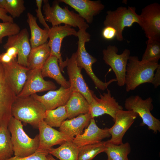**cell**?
I'll list each match as a JSON object with an SVG mask.
<instances>
[{"instance_id": "obj_23", "label": "cell", "mask_w": 160, "mask_h": 160, "mask_svg": "<svg viewBox=\"0 0 160 160\" xmlns=\"http://www.w3.org/2000/svg\"><path fill=\"white\" fill-rule=\"evenodd\" d=\"M65 106L69 119L89 113V103L78 92H73Z\"/></svg>"}, {"instance_id": "obj_32", "label": "cell", "mask_w": 160, "mask_h": 160, "mask_svg": "<svg viewBox=\"0 0 160 160\" xmlns=\"http://www.w3.org/2000/svg\"><path fill=\"white\" fill-rule=\"evenodd\" d=\"M146 47L141 61L158 63L160 58V40L148 39Z\"/></svg>"}, {"instance_id": "obj_40", "label": "cell", "mask_w": 160, "mask_h": 160, "mask_svg": "<svg viewBox=\"0 0 160 160\" xmlns=\"http://www.w3.org/2000/svg\"><path fill=\"white\" fill-rule=\"evenodd\" d=\"M16 59L9 56L6 52L0 54V62L2 64L9 63Z\"/></svg>"}, {"instance_id": "obj_14", "label": "cell", "mask_w": 160, "mask_h": 160, "mask_svg": "<svg viewBox=\"0 0 160 160\" xmlns=\"http://www.w3.org/2000/svg\"><path fill=\"white\" fill-rule=\"evenodd\" d=\"M138 116L137 113L132 111L123 110L118 112L116 115L114 124L108 129L111 137L106 142L116 145L123 143L125 134Z\"/></svg>"}, {"instance_id": "obj_35", "label": "cell", "mask_w": 160, "mask_h": 160, "mask_svg": "<svg viewBox=\"0 0 160 160\" xmlns=\"http://www.w3.org/2000/svg\"><path fill=\"white\" fill-rule=\"evenodd\" d=\"M50 150L38 149L33 154L26 157L12 156L8 160H46L47 156L49 154Z\"/></svg>"}, {"instance_id": "obj_27", "label": "cell", "mask_w": 160, "mask_h": 160, "mask_svg": "<svg viewBox=\"0 0 160 160\" xmlns=\"http://www.w3.org/2000/svg\"><path fill=\"white\" fill-rule=\"evenodd\" d=\"M79 147L72 141H68L63 143L58 147H52L49 154L60 160H79Z\"/></svg>"}, {"instance_id": "obj_17", "label": "cell", "mask_w": 160, "mask_h": 160, "mask_svg": "<svg viewBox=\"0 0 160 160\" xmlns=\"http://www.w3.org/2000/svg\"><path fill=\"white\" fill-rule=\"evenodd\" d=\"M74 9L79 15L87 22L91 24L94 16L100 14L105 6L100 0H59Z\"/></svg>"}, {"instance_id": "obj_39", "label": "cell", "mask_w": 160, "mask_h": 160, "mask_svg": "<svg viewBox=\"0 0 160 160\" xmlns=\"http://www.w3.org/2000/svg\"><path fill=\"white\" fill-rule=\"evenodd\" d=\"M5 9L0 8V19L3 22H14L13 18L11 16L8 15Z\"/></svg>"}, {"instance_id": "obj_19", "label": "cell", "mask_w": 160, "mask_h": 160, "mask_svg": "<svg viewBox=\"0 0 160 160\" xmlns=\"http://www.w3.org/2000/svg\"><path fill=\"white\" fill-rule=\"evenodd\" d=\"M38 129L39 149L50 150L55 145H61L65 142L73 141L61 132L48 125L44 120L39 123Z\"/></svg>"}, {"instance_id": "obj_10", "label": "cell", "mask_w": 160, "mask_h": 160, "mask_svg": "<svg viewBox=\"0 0 160 160\" xmlns=\"http://www.w3.org/2000/svg\"><path fill=\"white\" fill-rule=\"evenodd\" d=\"M65 61L69 81L73 92L80 93L90 104L94 93L89 88L81 73L82 68L77 64L76 52L73 53L70 58H67Z\"/></svg>"}, {"instance_id": "obj_42", "label": "cell", "mask_w": 160, "mask_h": 160, "mask_svg": "<svg viewBox=\"0 0 160 160\" xmlns=\"http://www.w3.org/2000/svg\"><path fill=\"white\" fill-rule=\"evenodd\" d=\"M46 160H57L55 159L52 155L49 154L46 156Z\"/></svg>"}, {"instance_id": "obj_30", "label": "cell", "mask_w": 160, "mask_h": 160, "mask_svg": "<svg viewBox=\"0 0 160 160\" xmlns=\"http://www.w3.org/2000/svg\"><path fill=\"white\" fill-rule=\"evenodd\" d=\"M68 118L65 105L60 106L51 110H46L45 122L52 127H59L63 122Z\"/></svg>"}, {"instance_id": "obj_33", "label": "cell", "mask_w": 160, "mask_h": 160, "mask_svg": "<svg viewBox=\"0 0 160 160\" xmlns=\"http://www.w3.org/2000/svg\"><path fill=\"white\" fill-rule=\"evenodd\" d=\"M25 9L23 0H6L4 9L13 18L19 17Z\"/></svg>"}, {"instance_id": "obj_24", "label": "cell", "mask_w": 160, "mask_h": 160, "mask_svg": "<svg viewBox=\"0 0 160 160\" xmlns=\"http://www.w3.org/2000/svg\"><path fill=\"white\" fill-rule=\"evenodd\" d=\"M43 78L49 77L53 79L61 86L68 88L70 87L69 81L62 75L60 69L58 59L54 56H50L41 69Z\"/></svg>"}, {"instance_id": "obj_15", "label": "cell", "mask_w": 160, "mask_h": 160, "mask_svg": "<svg viewBox=\"0 0 160 160\" xmlns=\"http://www.w3.org/2000/svg\"><path fill=\"white\" fill-rule=\"evenodd\" d=\"M57 87L50 81L45 80L42 76L41 69L29 70L24 86L18 97L30 96L36 92L54 90Z\"/></svg>"}, {"instance_id": "obj_5", "label": "cell", "mask_w": 160, "mask_h": 160, "mask_svg": "<svg viewBox=\"0 0 160 160\" xmlns=\"http://www.w3.org/2000/svg\"><path fill=\"white\" fill-rule=\"evenodd\" d=\"M90 34L86 30H79L77 32V49L76 52V61L78 66L84 68L91 78L96 87L102 90L107 89L108 86L113 82L116 81V78L107 82L100 80L95 74L92 69V65L97 61V59L90 55L87 51L85 44L90 40Z\"/></svg>"}, {"instance_id": "obj_1", "label": "cell", "mask_w": 160, "mask_h": 160, "mask_svg": "<svg viewBox=\"0 0 160 160\" xmlns=\"http://www.w3.org/2000/svg\"><path fill=\"white\" fill-rule=\"evenodd\" d=\"M46 111L43 104L32 95L17 96L11 108L12 116L38 129L40 122L45 118Z\"/></svg>"}, {"instance_id": "obj_16", "label": "cell", "mask_w": 160, "mask_h": 160, "mask_svg": "<svg viewBox=\"0 0 160 160\" xmlns=\"http://www.w3.org/2000/svg\"><path fill=\"white\" fill-rule=\"evenodd\" d=\"M2 64L6 79L17 96L24 86L27 79V73L29 69L18 64L16 60L8 63Z\"/></svg>"}, {"instance_id": "obj_41", "label": "cell", "mask_w": 160, "mask_h": 160, "mask_svg": "<svg viewBox=\"0 0 160 160\" xmlns=\"http://www.w3.org/2000/svg\"><path fill=\"white\" fill-rule=\"evenodd\" d=\"M6 4V0H0V8L4 9Z\"/></svg>"}, {"instance_id": "obj_22", "label": "cell", "mask_w": 160, "mask_h": 160, "mask_svg": "<svg viewBox=\"0 0 160 160\" xmlns=\"http://www.w3.org/2000/svg\"><path fill=\"white\" fill-rule=\"evenodd\" d=\"M92 119L89 113L65 120L59 127V131L73 140L74 137L83 133L84 129L88 127Z\"/></svg>"}, {"instance_id": "obj_31", "label": "cell", "mask_w": 160, "mask_h": 160, "mask_svg": "<svg viewBox=\"0 0 160 160\" xmlns=\"http://www.w3.org/2000/svg\"><path fill=\"white\" fill-rule=\"evenodd\" d=\"M105 143V141H102L79 147V160H92L97 155L104 152Z\"/></svg>"}, {"instance_id": "obj_25", "label": "cell", "mask_w": 160, "mask_h": 160, "mask_svg": "<svg viewBox=\"0 0 160 160\" xmlns=\"http://www.w3.org/2000/svg\"><path fill=\"white\" fill-rule=\"evenodd\" d=\"M27 17V22L31 31L29 41L31 48L46 43L48 39L49 30L41 28L37 23V18L31 13L28 12Z\"/></svg>"}, {"instance_id": "obj_28", "label": "cell", "mask_w": 160, "mask_h": 160, "mask_svg": "<svg viewBox=\"0 0 160 160\" xmlns=\"http://www.w3.org/2000/svg\"><path fill=\"white\" fill-rule=\"evenodd\" d=\"M105 142L104 152L107 156V160H130L128 155L131 152V148L129 143L116 145Z\"/></svg>"}, {"instance_id": "obj_20", "label": "cell", "mask_w": 160, "mask_h": 160, "mask_svg": "<svg viewBox=\"0 0 160 160\" xmlns=\"http://www.w3.org/2000/svg\"><path fill=\"white\" fill-rule=\"evenodd\" d=\"M108 129L100 128L97 125L94 118H92L84 132L74 137L72 142L79 147L102 141L111 137Z\"/></svg>"}, {"instance_id": "obj_9", "label": "cell", "mask_w": 160, "mask_h": 160, "mask_svg": "<svg viewBox=\"0 0 160 160\" xmlns=\"http://www.w3.org/2000/svg\"><path fill=\"white\" fill-rule=\"evenodd\" d=\"M140 26L148 39L160 40V5L155 2L142 9Z\"/></svg>"}, {"instance_id": "obj_34", "label": "cell", "mask_w": 160, "mask_h": 160, "mask_svg": "<svg viewBox=\"0 0 160 160\" xmlns=\"http://www.w3.org/2000/svg\"><path fill=\"white\" fill-rule=\"evenodd\" d=\"M20 30L19 25L14 22H0V43L4 37L16 35Z\"/></svg>"}, {"instance_id": "obj_29", "label": "cell", "mask_w": 160, "mask_h": 160, "mask_svg": "<svg viewBox=\"0 0 160 160\" xmlns=\"http://www.w3.org/2000/svg\"><path fill=\"white\" fill-rule=\"evenodd\" d=\"M14 154L10 132L8 127H0V160H8Z\"/></svg>"}, {"instance_id": "obj_3", "label": "cell", "mask_w": 160, "mask_h": 160, "mask_svg": "<svg viewBox=\"0 0 160 160\" xmlns=\"http://www.w3.org/2000/svg\"><path fill=\"white\" fill-rule=\"evenodd\" d=\"M43 6L45 20L50 23L52 26L60 25L61 24L69 25L79 30H86L88 24L78 14L70 11L68 6L60 7L58 0L53 1L51 6L47 0L43 1Z\"/></svg>"}, {"instance_id": "obj_18", "label": "cell", "mask_w": 160, "mask_h": 160, "mask_svg": "<svg viewBox=\"0 0 160 160\" xmlns=\"http://www.w3.org/2000/svg\"><path fill=\"white\" fill-rule=\"evenodd\" d=\"M12 46L15 47L18 50L17 63L27 67V59L31 47L29 41L28 32L26 28L21 30L16 35L8 37L3 47L6 49Z\"/></svg>"}, {"instance_id": "obj_26", "label": "cell", "mask_w": 160, "mask_h": 160, "mask_svg": "<svg viewBox=\"0 0 160 160\" xmlns=\"http://www.w3.org/2000/svg\"><path fill=\"white\" fill-rule=\"evenodd\" d=\"M50 54L47 43L32 48L27 59V67L29 70L41 69Z\"/></svg>"}, {"instance_id": "obj_36", "label": "cell", "mask_w": 160, "mask_h": 160, "mask_svg": "<svg viewBox=\"0 0 160 160\" xmlns=\"http://www.w3.org/2000/svg\"><path fill=\"white\" fill-rule=\"evenodd\" d=\"M43 0H36V2L37 9L36 10V16L38 18L40 23L44 27V28L49 30L50 27L45 21L41 11V7Z\"/></svg>"}, {"instance_id": "obj_4", "label": "cell", "mask_w": 160, "mask_h": 160, "mask_svg": "<svg viewBox=\"0 0 160 160\" xmlns=\"http://www.w3.org/2000/svg\"><path fill=\"white\" fill-rule=\"evenodd\" d=\"M8 128L11 133V139L15 156L26 157L34 154L38 148L39 135L34 138L30 137L24 131L21 122L12 116Z\"/></svg>"}, {"instance_id": "obj_7", "label": "cell", "mask_w": 160, "mask_h": 160, "mask_svg": "<svg viewBox=\"0 0 160 160\" xmlns=\"http://www.w3.org/2000/svg\"><path fill=\"white\" fill-rule=\"evenodd\" d=\"M153 102L150 97L143 100L138 95H131L126 99L124 107L127 110L134 111L140 117L142 120L141 125H146L149 130L157 133L160 132V121L151 113L153 108Z\"/></svg>"}, {"instance_id": "obj_38", "label": "cell", "mask_w": 160, "mask_h": 160, "mask_svg": "<svg viewBox=\"0 0 160 160\" xmlns=\"http://www.w3.org/2000/svg\"><path fill=\"white\" fill-rule=\"evenodd\" d=\"M156 71L153 77L151 83L155 88H157L160 85V65L159 64L156 70Z\"/></svg>"}, {"instance_id": "obj_2", "label": "cell", "mask_w": 160, "mask_h": 160, "mask_svg": "<svg viewBox=\"0 0 160 160\" xmlns=\"http://www.w3.org/2000/svg\"><path fill=\"white\" fill-rule=\"evenodd\" d=\"M158 63L143 62L136 56H130L127 65L125 85L126 90L129 92L135 90L140 85L151 83L154 71Z\"/></svg>"}, {"instance_id": "obj_21", "label": "cell", "mask_w": 160, "mask_h": 160, "mask_svg": "<svg viewBox=\"0 0 160 160\" xmlns=\"http://www.w3.org/2000/svg\"><path fill=\"white\" fill-rule=\"evenodd\" d=\"M72 92L70 87L66 88L61 86L58 89L50 90L42 96L36 93L31 95L42 103L46 110H49L65 105Z\"/></svg>"}, {"instance_id": "obj_11", "label": "cell", "mask_w": 160, "mask_h": 160, "mask_svg": "<svg viewBox=\"0 0 160 160\" xmlns=\"http://www.w3.org/2000/svg\"><path fill=\"white\" fill-rule=\"evenodd\" d=\"M77 32L75 29L66 25L52 26L48 30L49 41L47 44L50 48V56H55L58 59L61 71L63 72L64 68L66 67V61L63 60L61 53L62 41L67 36L77 37Z\"/></svg>"}, {"instance_id": "obj_8", "label": "cell", "mask_w": 160, "mask_h": 160, "mask_svg": "<svg viewBox=\"0 0 160 160\" xmlns=\"http://www.w3.org/2000/svg\"><path fill=\"white\" fill-rule=\"evenodd\" d=\"M118 52L116 46L109 45L103 51V59L114 73L118 85L122 87L125 85L126 67L130 51L125 49L120 54H118Z\"/></svg>"}, {"instance_id": "obj_6", "label": "cell", "mask_w": 160, "mask_h": 160, "mask_svg": "<svg viewBox=\"0 0 160 160\" xmlns=\"http://www.w3.org/2000/svg\"><path fill=\"white\" fill-rule=\"evenodd\" d=\"M136 9L134 7L120 6L114 10H108L106 12L104 25L105 27L110 26L115 29L116 31V38L118 41L124 40L122 33L125 27H130L135 23L140 26V18Z\"/></svg>"}, {"instance_id": "obj_37", "label": "cell", "mask_w": 160, "mask_h": 160, "mask_svg": "<svg viewBox=\"0 0 160 160\" xmlns=\"http://www.w3.org/2000/svg\"><path fill=\"white\" fill-rule=\"evenodd\" d=\"M102 34L104 39L107 40H111L116 37V31L113 27L107 26L105 27L103 29Z\"/></svg>"}, {"instance_id": "obj_12", "label": "cell", "mask_w": 160, "mask_h": 160, "mask_svg": "<svg viewBox=\"0 0 160 160\" xmlns=\"http://www.w3.org/2000/svg\"><path fill=\"white\" fill-rule=\"evenodd\" d=\"M17 95L8 83L0 62V127H8L12 116L11 108Z\"/></svg>"}, {"instance_id": "obj_13", "label": "cell", "mask_w": 160, "mask_h": 160, "mask_svg": "<svg viewBox=\"0 0 160 160\" xmlns=\"http://www.w3.org/2000/svg\"><path fill=\"white\" fill-rule=\"evenodd\" d=\"M107 92L100 94V98L93 95L92 100L89 104V113L92 118L107 114L114 121L117 112L123 110L122 106L112 96L110 90L107 89Z\"/></svg>"}]
</instances>
